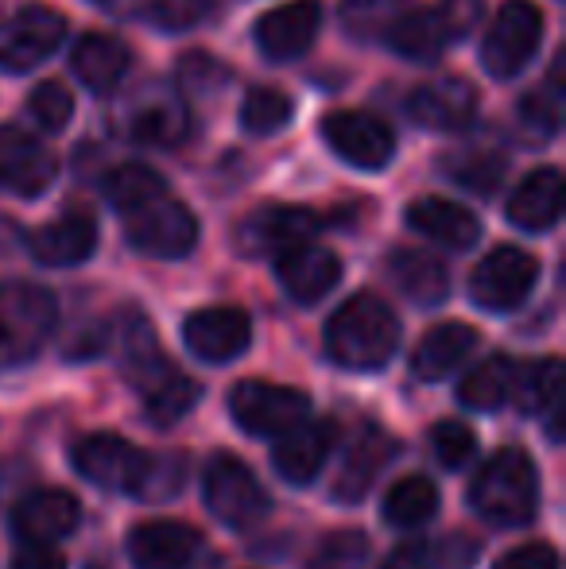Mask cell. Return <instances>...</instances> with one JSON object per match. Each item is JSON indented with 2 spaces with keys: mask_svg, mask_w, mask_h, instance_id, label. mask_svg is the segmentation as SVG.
I'll return each mask as SVG.
<instances>
[{
  "mask_svg": "<svg viewBox=\"0 0 566 569\" xmlns=\"http://www.w3.org/2000/svg\"><path fill=\"white\" fill-rule=\"evenodd\" d=\"M396 345H400V322H396L393 307L380 302L377 295H354L326 322V352L354 372H373V368L388 365Z\"/></svg>",
  "mask_w": 566,
  "mask_h": 569,
  "instance_id": "obj_1",
  "label": "cell"
},
{
  "mask_svg": "<svg viewBox=\"0 0 566 569\" xmlns=\"http://www.w3.org/2000/svg\"><path fill=\"white\" fill-rule=\"evenodd\" d=\"M469 503L477 508V516L497 527L528 523L539 508V477L532 457L516 446L493 453L469 485Z\"/></svg>",
  "mask_w": 566,
  "mask_h": 569,
  "instance_id": "obj_2",
  "label": "cell"
},
{
  "mask_svg": "<svg viewBox=\"0 0 566 569\" xmlns=\"http://www.w3.org/2000/svg\"><path fill=\"white\" fill-rule=\"evenodd\" d=\"M59 322V302L36 283H0V372L43 352Z\"/></svg>",
  "mask_w": 566,
  "mask_h": 569,
  "instance_id": "obj_3",
  "label": "cell"
},
{
  "mask_svg": "<svg viewBox=\"0 0 566 569\" xmlns=\"http://www.w3.org/2000/svg\"><path fill=\"white\" fill-rule=\"evenodd\" d=\"M202 496H206V508L226 527H234V531L257 527L268 516V508H272L257 472L234 453L210 457V465L202 472Z\"/></svg>",
  "mask_w": 566,
  "mask_h": 569,
  "instance_id": "obj_4",
  "label": "cell"
},
{
  "mask_svg": "<svg viewBox=\"0 0 566 569\" xmlns=\"http://www.w3.org/2000/svg\"><path fill=\"white\" fill-rule=\"evenodd\" d=\"M544 16L532 0H508L489 23L481 43V62L493 78H516L539 51Z\"/></svg>",
  "mask_w": 566,
  "mask_h": 569,
  "instance_id": "obj_5",
  "label": "cell"
},
{
  "mask_svg": "<svg viewBox=\"0 0 566 569\" xmlns=\"http://www.w3.org/2000/svg\"><path fill=\"white\" fill-rule=\"evenodd\" d=\"M229 411H234L237 427L245 435L257 438H280L287 430H295L299 422H307L310 399L295 388L268 380H241L229 391Z\"/></svg>",
  "mask_w": 566,
  "mask_h": 569,
  "instance_id": "obj_6",
  "label": "cell"
},
{
  "mask_svg": "<svg viewBox=\"0 0 566 569\" xmlns=\"http://www.w3.org/2000/svg\"><path fill=\"white\" fill-rule=\"evenodd\" d=\"M125 237L151 260H182L198 244V221L175 198H156L140 210L125 213Z\"/></svg>",
  "mask_w": 566,
  "mask_h": 569,
  "instance_id": "obj_7",
  "label": "cell"
},
{
  "mask_svg": "<svg viewBox=\"0 0 566 569\" xmlns=\"http://www.w3.org/2000/svg\"><path fill=\"white\" fill-rule=\"evenodd\" d=\"M539 279V260L524 248H493L469 276V299L481 310L505 315L532 295Z\"/></svg>",
  "mask_w": 566,
  "mask_h": 569,
  "instance_id": "obj_8",
  "label": "cell"
},
{
  "mask_svg": "<svg viewBox=\"0 0 566 569\" xmlns=\"http://www.w3.org/2000/svg\"><path fill=\"white\" fill-rule=\"evenodd\" d=\"M75 469L82 472L90 485L109 488V492H143L148 480L151 457L137 450L132 442H125L121 435H90L75 446L70 453Z\"/></svg>",
  "mask_w": 566,
  "mask_h": 569,
  "instance_id": "obj_9",
  "label": "cell"
},
{
  "mask_svg": "<svg viewBox=\"0 0 566 569\" xmlns=\"http://www.w3.org/2000/svg\"><path fill=\"white\" fill-rule=\"evenodd\" d=\"M67 39V20L47 4H28L0 23V67L4 70H36L47 62Z\"/></svg>",
  "mask_w": 566,
  "mask_h": 569,
  "instance_id": "obj_10",
  "label": "cell"
},
{
  "mask_svg": "<svg viewBox=\"0 0 566 569\" xmlns=\"http://www.w3.org/2000/svg\"><path fill=\"white\" fill-rule=\"evenodd\" d=\"M322 140L334 148V156L361 171H380L393 159L396 136L380 117L349 109V113H330L322 120Z\"/></svg>",
  "mask_w": 566,
  "mask_h": 569,
  "instance_id": "obj_11",
  "label": "cell"
},
{
  "mask_svg": "<svg viewBox=\"0 0 566 569\" xmlns=\"http://www.w3.org/2000/svg\"><path fill=\"white\" fill-rule=\"evenodd\" d=\"M182 338L195 357L210 360V365H226V360L241 357L252 341V322L241 307H206L195 310L182 326Z\"/></svg>",
  "mask_w": 566,
  "mask_h": 569,
  "instance_id": "obj_12",
  "label": "cell"
},
{
  "mask_svg": "<svg viewBox=\"0 0 566 569\" xmlns=\"http://www.w3.org/2000/svg\"><path fill=\"white\" fill-rule=\"evenodd\" d=\"M318 28H322V4L318 0H287L268 16H260L257 47L265 51V59L291 62L310 51V43L318 39Z\"/></svg>",
  "mask_w": 566,
  "mask_h": 569,
  "instance_id": "obj_13",
  "label": "cell"
},
{
  "mask_svg": "<svg viewBox=\"0 0 566 569\" xmlns=\"http://www.w3.org/2000/svg\"><path fill=\"white\" fill-rule=\"evenodd\" d=\"M198 550L202 535L179 519H151L129 535V558L137 569H187Z\"/></svg>",
  "mask_w": 566,
  "mask_h": 569,
  "instance_id": "obj_14",
  "label": "cell"
},
{
  "mask_svg": "<svg viewBox=\"0 0 566 569\" xmlns=\"http://www.w3.org/2000/svg\"><path fill=\"white\" fill-rule=\"evenodd\" d=\"M408 117L430 132H458L469 128L477 117V90L466 78H438L424 82L408 98Z\"/></svg>",
  "mask_w": 566,
  "mask_h": 569,
  "instance_id": "obj_15",
  "label": "cell"
},
{
  "mask_svg": "<svg viewBox=\"0 0 566 569\" xmlns=\"http://www.w3.org/2000/svg\"><path fill=\"white\" fill-rule=\"evenodd\" d=\"M78 519H82V508L75 496L62 488H39L16 503L12 527L28 547H47V542L67 539L78 527Z\"/></svg>",
  "mask_w": 566,
  "mask_h": 569,
  "instance_id": "obj_16",
  "label": "cell"
},
{
  "mask_svg": "<svg viewBox=\"0 0 566 569\" xmlns=\"http://www.w3.org/2000/svg\"><path fill=\"white\" fill-rule=\"evenodd\" d=\"M54 171H59V163H54L51 151H43L16 128L0 132V190H12L20 198H39L54 182Z\"/></svg>",
  "mask_w": 566,
  "mask_h": 569,
  "instance_id": "obj_17",
  "label": "cell"
},
{
  "mask_svg": "<svg viewBox=\"0 0 566 569\" xmlns=\"http://www.w3.org/2000/svg\"><path fill=\"white\" fill-rule=\"evenodd\" d=\"M318 232V218L302 206H268V210L252 213L241 226V248L245 252H268L284 256L299 244H310Z\"/></svg>",
  "mask_w": 566,
  "mask_h": 569,
  "instance_id": "obj_18",
  "label": "cell"
},
{
  "mask_svg": "<svg viewBox=\"0 0 566 569\" xmlns=\"http://www.w3.org/2000/svg\"><path fill=\"white\" fill-rule=\"evenodd\" d=\"M28 248L43 268H75V263L90 260L93 248H98V226H93L90 213L70 210L31 232Z\"/></svg>",
  "mask_w": 566,
  "mask_h": 569,
  "instance_id": "obj_19",
  "label": "cell"
},
{
  "mask_svg": "<svg viewBox=\"0 0 566 569\" xmlns=\"http://www.w3.org/2000/svg\"><path fill=\"white\" fill-rule=\"evenodd\" d=\"M276 276H280L284 291L291 295L295 302L310 307V302H318L322 295H330V287L341 279V263L330 248L310 240V244H299V248H291V252L276 256Z\"/></svg>",
  "mask_w": 566,
  "mask_h": 569,
  "instance_id": "obj_20",
  "label": "cell"
},
{
  "mask_svg": "<svg viewBox=\"0 0 566 569\" xmlns=\"http://www.w3.org/2000/svg\"><path fill=\"white\" fill-rule=\"evenodd\" d=\"M334 422H299L295 430L276 438L272 446V465L284 480L291 485H310V480L322 472L326 457L334 450Z\"/></svg>",
  "mask_w": 566,
  "mask_h": 569,
  "instance_id": "obj_21",
  "label": "cell"
},
{
  "mask_svg": "<svg viewBox=\"0 0 566 569\" xmlns=\"http://www.w3.org/2000/svg\"><path fill=\"white\" fill-rule=\"evenodd\" d=\"M393 453H396L393 435H388V430H380L377 422H365V427L354 435V442H349V453H346V461H341L334 496H338V500H346V503H357L373 488L377 472L393 461Z\"/></svg>",
  "mask_w": 566,
  "mask_h": 569,
  "instance_id": "obj_22",
  "label": "cell"
},
{
  "mask_svg": "<svg viewBox=\"0 0 566 569\" xmlns=\"http://www.w3.org/2000/svg\"><path fill=\"white\" fill-rule=\"evenodd\" d=\"M70 67H75L78 82L93 93H109L121 86V78L129 74L132 67V51L121 43L117 36H106V31H90L75 43L70 51Z\"/></svg>",
  "mask_w": 566,
  "mask_h": 569,
  "instance_id": "obj_23",
  "label": "cell"
},
{
  "mask_svg": "<svg viewBox=\"0 0 566 569\" xmlns=\"http://www.w3.org/2000/svg\"><path fill=\"white\" fill-rule=\"evenodd\" d=\"M563 213V174L555 167L532 171L508 198V221L524 232H544Z\"/></svg>",
  "mask_w": 566,
  "mask_h": 569,
  "instance_id": "obj_24",
  "label": "cell"
},
{
  "mask_svg": "<svg viewBox=\"0 0 566 569\" xmlns=\"http://www.w3.org/2000/svg\"><path fill=\"white\" fill-rule=\"evenodd\" d=\"M474 349H477L474 326L443 322L416 345V352H411V372H416V380L435 383V380H443V376H450Z\"/></svg>",
  "mask_w": 566,
  "mask_h": 569,
  "instance_id": "obj_25",
  "label": "cell"
},
{
  "mask_svg": "<svg viewBox=\"0 0 566 569\" xmlns=\"http://www.w3.org/2000/svg\"><path fill=\"white\" fill-rule=\"evenodd\" d=\"M408 226L446 248H469L481 237V221L474 218V210H466L458 202H446V198H419V202H411Z\"/></svg>",
  "mask_w": 566,
  "mask_h": 569,
  "instance_id": "obj_26",
  "label": "cell"
},
{
  "mask_svg": "<svg viewBox=\"0 0 566 569\" xmlns=\"http://www.w3.org/2000/svg\"><path fill=\"white\" fill-rule=\"evenodd\" d=\"M388 271H393L396 287L419 307H438L450 295V276H446L443 260L430 252H419V248H396L393 260H388Z\"/></svg>",
  "mask_w": 566,
  "mask_h": 569,
  "instance_id": "obj_27",
  "label": "cell"
},
{
  "mask_svg": "<svg viewBox=\"0 0 566 569\" xmlns=\"http://www.w3.org/2000/svg\"><path fill=\"white\" fill-rule=\"evenodd\" d=\"M140 396L151 427H175L179 419H187V411H195L202 391L187 372H179L175 365H163L151 380L140 383Z\"/></svg>",
  "mask_w": 566,
  "mask_h": 569,
  "instance_id": "obj_28",
  "label": "cell"
},
{
  "mask_svg": "<svg viewBox=\"0 0 566 569\" xmlns=\"http://www.w3.org/2000/svg\"><path fill=\"white\" fill-rule=\"evenodd\" d=\"M385 43L393 47L400 59L435 62L438 54L450 47V36H446V23L438 20V8H408V12L393 23Z\"/></svg>",
  "mask_w": 566,
  "mask_h": 569,
  "instance_id": "obj_29",
  "label": "cell"
},
{
  "mask_svg": "<svg viewBox=\"0 0 566 569\" xmlns=\"http://www.w3.org/2000/svg\"><path fill=\"white\" fill-rule=\"evenodd\" d=\"M516 372H520V365L508 357L481 360V365H477L474 372H466V380L458 383V399L466 407H474V411H497V407H505L508 399H513Z\"/></svg>",
  "mask_w": 566,
  "mask_h": 569,
  "instance_id": "obj_30",
  "label": "cell"
},
{
  "mask_svg": "<svg viewBox=\"0 0 566 569\" xmlns=\"http://www.w3.org/2000/svg\"><path fill=\"white\" fill-rule=\"evenodd\" d=\"M513 399L520 403L524 415H552V422L559 419L563 403V360L547 357L536 365H524L516 372V391Z\"/></svg>",
  "mask_w": 566,
  "mask_h": 569,
  "instance_id": "obj_31",
  "label": "cell"
},
{
  "mask_svg": "<svg viewBox=\"0 0 566 569\" xmlns=\"http://www.w3.org/2000/svg\"><path fill=\"white\" fill-rule=\"evenodd\" d=\"M438 511V488L427 477H404L388 488L385 496V519L400 531H416Z\"/></svg>",
  "mask_w": 566,
  "mask_h": 569,
  "instance_id": "obj_32",
  "label": "cell"
},
{
  "mask_svg": "<svg viewBox=\"0 0 566 569\" xmlns=\"http://www.w3.org/2000/svg\"><path fill=\"white\" fill-rule=\"evenodd\" d=\"M106 198L113 210L121 213H132L140 210V206L156 202V198L167 194V182L159 171H151V167L143 163H125V167H113V171L106 174Z\"/></svg>",
  "mask_w": 566,
  "mask_h": 569,
  "instance_id": "obj_33",
  "label": "cell"
},
{
  "mask_svg": "<svg viewBox=\"0 0 566 569\" xmlns=\"http://www.w3.org/2000/svg\"><path fill=\"white\" fill-rule=\"evenodd\" d=\"M129 132L132 140L151 143V148H175L179 140H187L190 120L179 101H151V106H140L132 113Z\"/></svg>",
  "mask_w": 566,
  "mask_h": 569,
  "instance_id": "obj_34",
  "label": "cell"
},
{
  "mask_svg": "<svg viewBox=\"0 0 566 569\" xmlns=\"http://www.w3.org/2000/svg\"><path fill=\"white\" fill-rule=\"evenodd\" d=\"M505 167L508 159L497 148H469L461 156H454L446 163V171H450V179L458 187L474 190V194H493L500 187V179H505Z\"/></svg>",
  "mask_w": 566,
  "mask_h": 569,
  "instance_id": "obj_35",
  "label": "cell"
},
{
  "mask_svg": "<svg viewBox=\"0 0 566 569\" xmlns=\"http://www.w3.org/2000/svg\"><path fill=\"white\" fill-rule=\"evenodd\" d=\"M408 8V0H341V20L357 39H385Z\"/></svg>",
  "mask_w": 566,
  "mask_h": 569,
  "instance_id": "obj_36",
  "label": "cell"
},
{
  "mask_svg": "<svg viewBox=\"0 0 566 569\" xmlns=\"http://www.w3.org/2000/svg\"><path fill=\"white\" fill-rule=\"evenodd\" d=\"M241 124L257 136L280 132V128L291 124V98L280 90H268V86L249 90V98H245V106H241Z\"/></svg>",
  "mask_w": 566,
  "mask_h": 569,
  "instance_id": "obj_37",
  "label": "cell"
},
{
  "mask_svg": "<svg viewBox=\"0 0 566 569\" xmlns=\"http://www.w3.org/2000/svg\"><path fill=\"white\" fill-rule=\"evenodd\" d=\"M559 78H563V59H555L552 78H547V90L524 98V106H520V120L536 136H555V132H559V117H563V82H559Z\"/></svg>",
  "mask_w": 566,
  "mask_h": 569,
  "instance_id": "obj_38",
  "label": "cell"
},
{
  "mask_svg": "<svg viewBox=\"0 0 566 569\" xmlns=\"http://www.w3.org/2000/svg\"><path fill=\"white\" fill-rule=\"evenodd\" d=\"M214 16V0H148L143 20L159 31H190L202 28Z\"/></svg>",
  "mask_w": 566,
  "mask_h": 569,
  "instance_id": "obj_39",
  "label": "cell"
},
{
  "mask_svg": "<svg viewBox=\"0 0 566 569\" xmlns=\"http://www.w3.org/2000/svg\"><path fill=\"white\" fill-rule=\"evenodd\" d=\"M28 117L36 120L43 132H62L75 117V98L62 82H39L28 98Z\"/></svg>",
  "mask_w": 566,
  "mask_h": 569,
  "instance_id": "obj_40",
  "label": "cell"
},
{
  "mask_svg": "<svg viewBox=\"0 0 566 569\" xmlns=\"http://www.w3.org/2000/svg\"><path fill=\"white\" fill-rule=\"evenodd\" d=\"M430 453H435V461L443 465V469H461V465H469L477 453L474 430L461 427V422H438V427L430 430Z\"/></svg>",
  "mask_w": 566,
  "mask_h": 569,
  "instance_id": "obj_41",
  "label": "cell"
},
{
  "mask_svg": "<svg viewBox=\"0 0 566 569\" xmlns=\"http://www.w3.org/2000/svg\"><path fill=\"white\" fill-rule=\"evenodd\" d=\"M369 555L365 535L357 531H334L318 542V550L310 555V569H357L361 558Z\"/></svg>",
  "mask_w": 566,
  "mask_h": 569,
  "instance_id": "obj_42",
  "label": "cell"
},
{
  "mask_svg": "<svg viewBox=\"0 0 566 569\" xmlns=\"http://www.w3.org/2000/svg\"><path fill=\"white\" fill-rule=\"evenodd\" d=\"M179 78H182V86H187V90L210 93V90H218V86L226 82L229 70L221 67V62L214 59V54L195 51V54H187V59L179 62Z\"/></svg>",
  "mask_w": 566,
  "mask_h": 569,
  "instance_id": "obj_43",
  "label": "cell"
},
{
  "mask_svg": "<svg viewBox=\"0 0 566 569\" xmlns=\"http://www.w3.org/2000/svg\"><path fill=\"white\" fill-rule=\"evenodd\" d=\"M443 566H446V550L438 547V542L416 539V542L396 547L385 569H443Z\"/></svg>",
  "mask_w": 566,
  "mask_h": 569,
  "instance_id": "obj_44",
  "label": "cell"
},
{
  "mask_svg": "<svg viewBox=\"0 0 566 569\" xmlns=\"http://www.w3.org/2000/svg\"><path fill=\"white\" fill-rule=\"evenodd\" d=\"M435 8H438V20L446 23L450 43L454 39H466L477 28V20H481V0H443Z\"/></svg>",
  "mask_w": 566,
  "mask_h": 569,
  "instance_id": "obj_45",
  "label": "cell"
},
{
  "mask_svg": "<svg viewBox=\"0 0 566 569\" xmlns=\"http://www.w3.org/2000/svg\"><path fill=\"white\" fill-rule=\"evenodd\" d=\"M493 569H559V555L547 542H528V547L508 550Z\"/></svg>",
  "mask_w": 566,
  "mask_h": 569,
  "instance_id": "obj_46",
  "label": "cell"
},
{
  "mask_svg": "<svg viewBox=\"0 0 566 569\" xmlns=\"http://www.w3.org/2000/svg\"><path fill=\"white\" fill-rule=\"evenodd\" d=\"M12 569H67V562H62L54 550H47V547H28V550H20L16 555V562Z\"/></svg>",
  "mask_w": 566,
  "mask_h": 569,
  "instance_id": "obj_47",
  "label": "cell"
}]
</instances>
